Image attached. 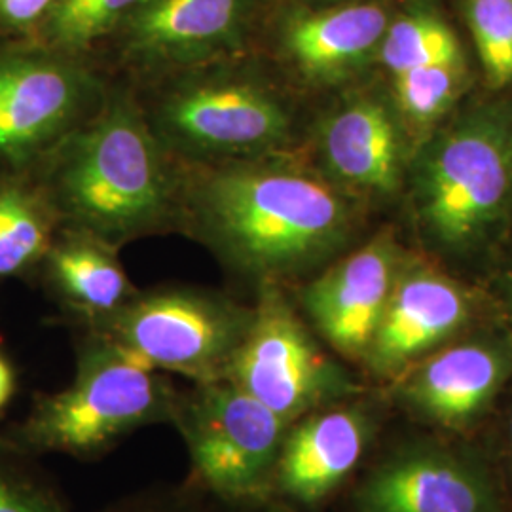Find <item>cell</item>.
<instances>
[{
	"mask_svg": "<svg viewBox=\"0 0 512 512\" xmlns=\"http://www.w3.org/2000/svg\"><path fill=\"white\" fill-rule=\"evenodd\" d=\"M461 61L435 63L395 74V92L401 109L418 122L439 118L458 95Z\"/></svg>",
	"mask_w": 512,
	"mask_h": 512,
	"instance_id": "cb8c5ba5",
	"label": "cell"
},
{
	"mask_svg": "<svg viewBox=\"0 0 512 512\" xmlns=\"http://www.w3.org/2000/svg\"><path fill=\"white\" fill-rule=\"evenodd\" d=\"M42 270L55 296L90 317L93 325L120 310L135 294L114 249L80 234L54 243Z\"/></svg>",
	"mask_w": 512,
	"mask_h": 512,
	"instance_id": "ac0fdd59",
	"label": "cell"
},
{
	"mask_svg": "<svg viewBox=\"0 0 512 512\" xmlns=\"http://www.w3.org/2000/svg\"><path fill=\"white\" fill-rule=\"evenodd\" d=\"M105 512H194L184 505H177L173 501H131L126 505H118L112 511Z\"/></svg>",
	"mask_w": 512,
	"mask_h": 512,
	"instance_id": "4316f807",
	"label": "cell"
},
{
	"mask_svg": "<svg viewBox=\"0 0 512 512\" xmlns=\"http://www.w3.org/2000/svg\"><path fill=\"white\" fill-rule=\"evenodd\" d=\"M171 423L183 437L194 480L232 507L270 499L275 463L291 423L230 380L179 393Z\"/></svg>",
	"mask_w": 512,
	"mask_h": 512,
	"instance_id": "5b68a950",
	"label": "cell"
},
{
	"mask_svg": "<svg viewBox=\"0 0 512 512\" xmlns=\"http://www.w3.org/2000/svg\"><path fill=\"white\" fill-rule=\"evenodd\" d=\"M220 61L177 78L148 118L164 148L209 164L256 160L281 145L289 114L268 86Z\"/></svg>",
	"mask_w": 512,
	"mask_h": 512,
	"instance_id": "277c9868",
	"label": "cell"
},
{
	"mask_svg": "<svg viewBox=\"0 0 512 512\" xmlns=\"http://www.w3.org/2000/svg\"><path fill=\"white\" fill-rule=\"evenodd\" d=\"M359 512H495L488 478L475 465L435 450L382 463L355 494Z\"/></svg>",
	"mask_w": 512,
	"mask_h": 512,
	"instance_id": "4fadbf2b",
	"label": "cell"
},
{
	"mask_svg": "<svg viewBox=\"0 0 512 512\" xmlns=\"http://www.w3.org/2000/svg\"><path fill=\"white\" fill-rule=\"evenodd\" d=\"M393 287V251L385 241H372L313 281L304 306L332 348L366 357Z\"/></svg>",
	"mask_w": 512,
	"mask_h": 512,
	"instance_id": "7c38bea8",
	"label": "cell"
},
{
	"mask_svg": "<svg viewBox=\"0 0 512 512\" xmlns=\"http://www.w3.org/2000/svg\"><path fill=\"white\" fill-rule=\"evenodd\" d=\"M469 25L490 84H511L512 0H469Z\"/></svg>",
	"mask_w": 512,
	"mask_h": 512,
	"instance_id": "603a6c76",
	"label": "cell"
},
{
	"mask_svg": "<svg viewBox=\"0 0 512 512\" xmlns=\"http://www.w3.org/2000/svg\"><path fill=\"white\" fill-rule=\"evenodd\" d=\"M141 0H59L42 23L40 44L63 54H82L116 33Z\"/></svg>",
	"mask_w": 512,
	"mask_h": 512,
	"instance_id": "ffe728a7",
	"label": "cell"
},
{
	"mask_svg": "<svg viewBox=\"0 0 512 512\" xmlns=\"http://www.w3.org/2000/svg\"><path fill=\"white\" fill-rule=\"evenodd\" d=\"M97 80L76 55L0 46V177H31L92 114Z\"/></svg>",
	"mask_w": 512,
	"mask_h": 512,
	"instance_id": "8992f818",
	"label": "cell"
},
{
	"mask_svg": "<svg viewBox=\"0 0 512 512\" xmlns=\"http://www.w3.org/2000/svg\"><path fill=\"white\" fill-rule=\"evenodd\" d=\"M194 219L236 270L272 275L323 255L348 211L329 184L258 160L213 165L194 184Z\"/></svg>",
	"mask_w": 512,
	"mask_h": 512,
	"instance_id": "7a4b0ae2",
	"label": "cell"
},
{
	"mask_svg": "<svg viewBox=\"0 0 512 512\" xmlns=\"http://www.w3.org/2000/svg\"><path fill=\"white\" fill-rule=\"evenodd\" d=\"M251 317L253 310L222 294L162 289L133 294L120 310L95 325L156 370L203 384L226 378Z\"/></svg>",
	"mask_w": 512,
	"mask_h": 512,
	"instance_id": "52a82bcc",
	"label": "cell"
},
{
	"mask_svg": "<svg viewBox=\"0 0 512 512\" xmlns=\"http://www.w3.org/2000/svg\"><path fill=\"white\" fill-rule=\"evenodd\" d=\"M0 512H71L38 458L0 431Z\"/></svg>",
	"mask_w": 512,
	"mask_h": 512,
	"instance_id": "7402d4cb",
	"label": "cell"
},
{
	"mask_svg": "<svg viewBox=\"0 0 512 512\" xmlns=\"http://www.w3.org/2000/svg\"><path fill=\"white\" fill-rule=\"evenodd\" d=\"M59 0H0V27L29 35L42 27Z\"/></svg>",
	"mask_w": 512,
	"mask_h": 512,
	"instance_id": "d4e9b609",
	"label": "cell"
},
{
	"mask_svg": "<svg viewBox=\"0 0 512 512\" xmlns=\"http://www.w3.org/2000/svg\"><path fill=\"white\" fill-rule=\"evenodd\" d=\"M505 359L486 346L446 349L421 366L406 387V397L446 427L476 420L505 380Z\"/></svg>",
	"mask_w": 512,
	"mask_h": 512,
	"instance_id": "9a60e30c",
	"label": "cell"
},
{
	"mask_svg": "<svg viewBox=\"0 0 512 512\" xmlns=\"http://www.w3.org/2000/svg\"><path fill=\"white\" fill-rule=\"evenodd\" d=\"M387 16L378 4H349L296 16L285 29V50L296 67L329 80L359 65L384 38Z\"/></svg>",
	"mask_w": 512,
	"mask_h": 512,
	"instance_id": "2e32d148",
	"label": "cell"
},
{
	"mask_svg": "<svg viewBox=\"0 0 512 512\" xmlns=\"http://www.w3.org/2000/svg\"><path fill=\"white\" fill-rule=\"evenodd\" d=\"M55 215L29 177H0V277H21L42 266L54 245Z\"/></svg>",
	"mask_w": 512,
	"mask_h": 512,
	"instance_id": "d6986e66",
	"label": "cell"
},
{
	"mask_svg": "<svg viewBox=\"0 0 512 512\" xmlns=\"http://www.w3.org/2000/svg\"><path fill=\"white\" fill-rule=\"evenodd\" d=\"M380 55L393 74L435 63L461 61V48L452 29L435 16H406L387 27Z\"/></svg>",
	"mask_w": 512,
	"mask_h": 512,
	"instance_id": "44dd1931",
	"label": "cell"
},
{
	"mask_svg": "<svg viewBox=\"0 0 512 512\" xmlns=\"http://www.w3.org/2000/svg\"><path fill=\"white\" fill-rule=\"evenodd\" d=\"M511 442H512V414H511Z\"/></svg>",
	"mask_w": 512,
	"mask_h": 512,
	"instance_id": "83f0119b",
	"label": "cell"
},
{
	"mask_svg": "<svg viewBox=\"0 0 512 512\" xmlns=\"http://www.w3.org/2000/svg\"><path fill=\"white\" fill-rule=\"evenodd\" d=\"M370 437L372 416L359 403L338 401L294 421L275 463L270 499L300 507L323 503L353 475Z\"/></svg>",
	"mask_w": 512,
	"mask_h": 512,
	"instance_id": "8fae6325",
	"label": "cell"
},
{
	"mask_svg": "<svg viewBox=\"0 0 512 512\" xmlns=\"http://www.w3.org/2000/svg\"><path fill=\"white\" fill-rule=\"evenodd\" d=\"M512 154L494 126H469L450 135L425 173V215L446 243H463L499 213L509 192Z\"/></svg>",
	"mask_w": 512,
	"mask_h": 512,
	"instance_id": "9c48e42d",
	"label": "cell"
},
{
	"mask_svg": "<svg viewBox=\"0 0 512 512\" xmlns=\"http://www.w3.org/2000/svg\"><path fill=\"white\" fill-rule=\"evenodd\" d=\"M321 147L338 179L378 192L397 186L399 141L382 105L359 99L338 110L323 128Z\"/></svg>",
	"mask_w": 512,
	"mask_h": 512,
	"instance_id": "e0dca14e",
	"label": "cell"
},
{
	"mask_svg": "<svg viewBox=\"0 0 512 512\" xmlns=\"http://www.w3.org/2000/svg\"><path fill=\"white\" fill-rule=\"evenodd\" d=\"M255 0H141L122 27V54L143 69H194L245 44Z\"/></svg>",
	"mask_w": 512,
	"mask_h": 512,
	"instance_id": "30bf717a",
	"label": "cell"
},
{
	"mask_svg": "<svg viewBox=\"0 0 512 512\" xmlns=\"http://www.w3.org/2000/svg\"><path fill=\"white\" fill-rule=\"evenodd\" d=\"M467 315V296L450 279L427 272L399 279L366 361L378 372H393L456 332Z\"/></svg>",
	"mask_w": 512,
	"mask_h": 512,
	"instance_id": "5bb4252c",
	"label": "cell"
},
{
	"mask_svg": "<svg viewBox=\"0 0 512 512\" xmlns=\"http://www.w3.org/2000/svg\"><path fill=\"white\" fill-rule=\"evenodd\" d=\"M177 397L154 366L97 332L80 348L73 382L38 395L4 431L37 458H97L143 427L171 423Z\"/></svg>",
	"mask_w": 512,
	"mask_h": 512,
	"instance_id": "3957f363",
	"label": "cell"
},
{
	"mask_svg": "<svg viewBox=\"0 0 512 512\" xmlns=\"http://www.w3.org/2000/svg\"><path fill=\"white\" fill-rule=\"evenodd\" d=\"M279 418L294 423L317 408L346 401L357 387L315 346L289 302L264 285L251 325L226 378Z\"/></svg>",
	"mask_w": 512,
	"mask_h": 512,
	"instance_id": "ba28073f",
	"label": "cell"
},
{
	"mask_svg": "<svg viewBox=\"0 0 512 512\" xmlns=\"http://www.w3.org/2000/svg\"><path fill=\"white\" fill-rule=\"evenodd\" d=\"M18 387V376L12 361L0 351V414L12 403Z\"/></svg>",
	"mask_w": 512,
	"mask_h": 512,
	"instance_id": "484cf974",
	"label": "cell"
},
{
	"mask_svg": "<svg viewBox=\"0 0 512 512\" xmlns=\"http://www.w3.org/2000/svg\"><path fill=\"white\" fill-rule=\"evenodd\" d=\"M38 173L55 219L110 249L160 228L173 209L164 145L126 93L107 99Z\"/></svg>",
	"mask_w": 512,
	"mask_h": 512,
	"instance_id": "6da1fadb",
	"label": "cell"
}]
</instances>
